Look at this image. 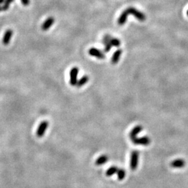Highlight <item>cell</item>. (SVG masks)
Returning <instances> with one entry per match:
<instances>
[{"label": "cell", "instance_id": "8992f818", "mask_svg": "<svg viewBox=\"0 0 188 188\" xmlns=\"http://www.w3.org/2000/svg\"><path fill=\"white\" fill-rule=\"evenodd\" d=\"M89 54L91 56H92V57H95L100 59H103L105 58L104 53L101 50H98L97 48H95V47H92V48L89 49Z\"/></svg>", "mask_w": 188, "mask_h": 188}, {"label": "cell", "instance_id": "d6986e66", "mask_svg": "<svg viewBox=\"0 0 188 188\" xmlns=\"http://www.w3.org/2000/svg\"><path fill=\"white\" fill-rule=\"evenodd\" d=\"M21 2L22 3V4H23L24 6H29V3H30V0H21Z\"/></svg>", "mask_w": 188, "mask_h": 188}, {"label": "cell", "instance_id": "7402d4cb", "mask_svg": "<svg viewBox=\"0 0 188 188\" xmlns=\"http://www.w3.org/2000/svg\"><path fill=\"white\" fill-rule=\"evenodd\" d=\"M1 11H3V7H2V5H0V12H1Z\"/></svg>", "mask_w": 188, "mask_h": 188}, {"label": "cell", "instance_id": "52a82bcc", "mask_svg": "<svg viewBox=\"0 0 188 188\" xmlns=\"http://www.w3.org/2000/svg\"><path fill=\"white\" fill-rule=\"evenodd\" d=\"M13 31L12 29H8L5 31L4 34H3V39H2V43L3 45H8V43H10V40H11L12 36H13Z\"/></svg>", "mask_w": 188, "mask_h": 188}, {"label": "cell", "instance_id": "ac0fdd59", "mask_svg": "<svg viewBox=\"0 0 188 188\" xmlns=\"http://www.w3.org/2000/svg\"><path fill=\"white\" fill-rule=\"evenodd\" d=\"M112 45L110 44V42H109L108 43L105 44V48H104V52H109L110 50H111L112 49Z\"/></svg>", "mask_w": 188, "mask_h": 188}, {"label": "cell", "instance_id": "ba28073f", "mask_svg": "<svg viewBox=\"0 0 188 188\" xmlns=\"http://www.w3.org/2000/svg\"><path fill=\"white\" fill-rule=\"evenodd\" d=\"M54 23V18L53 17H49L48 18H47V20L43 22V24L41 26V29L43 31H47L53 25Z\"/></svg>", "mask_w": 188, "mask_h": 188}, {"label": "cell", "instance_id": "4fadbf2b", "mask_svg": "<svg viewBox=\"0 0 188 188\" xmlns=\"http://www.w3.org/2000/svg\"><path fill=\"white\" fill-rule=\"evenodd\" d=\"M89 81V77L87 76V75H84V76H82L81 78L77 81V87H82V86H84V84H87V82Z\"/></svg>", "mask_w": 188, "mask_h": 188}, {"label": "cell", "instance_id": "9a60e30c", "mask_svg": "<svg viewBox=\"0 0 188 188\" xmlns=\"http://www.w3.org/2000/svg\"><path fill=\"white\" fill-rule=\"evenodd\" d=\"M110 43L112 45V47L114 46V47H118L120 46V45H121L120 40L118 39V38H112L111 40H110Z\"/></svg>", "mask_w": 188, "mask_h": 188}, {"label": "cell", "instance_id": "8fae6325", "mask_svg": "<svg viewBox=\"0 0 188 188\" xmlns=\"http://www.w3.org/2000/svg\"><path fill=\"white\" fill-rule=\"evenodd\" d=\"M121 54H122V50H121V49H119V50H117L114 52L111 59V63L112 64H117V63L119 62Z\"/></svg>", "mask_w": 188, "mask_h": 188}, {"label": "cell", "instance_id": "5bb4252c", "mask_svg": "<svg viewBox=\"0 0 188 188\" xmlns=\"http://www.w3.org/2000/svg\"><path fill=\"white\" fill-rule=\"evenodd\" d=\"M118 170H119V169H118L117 166H111V167L109 168L108 170H107L106 176H112V175L115 174V173H117Z\"/></svg>", "mask_w": 188, "mask_h": 188}, {"label": "cell", "instance_id": "e0dca14e", "mask_svg": "<svg viewBox=\"0 0 188 188\" xmlns=\"http://www.w3.org/2000/svg\"><path fill=\"white\" fill-rule=\"evenodd\" d=\"M111 38H112V37H111V36H110V35H109V34L105 35V36L103 37V44L105 45V44L108 43L110 41V40H111Z\"/></svg>", "mask_w": 188, "mask_h": 188}, {"label": "cell", "instance_id": "7a4b0ae2", "mask_svg": "<svg viewBox=\"0 0 188 188\" xmlns=\"http://www.w3.org/2000/svg\"><path fill=\"white\" fill-rule=\"evenodd\" d=\"M139 161V152L137 151H134L132 152L130 157V168L132 170L135 171L137 168Z\"/></svg>", "mask_w": 188, "mask_h": 188}, {"label": "cell", "instance_id": "2e32d148", "mask_svg": "<svg viewBox=\"0 0 188 188\" xmlns=\"http://www.w3.org/2000/svg\"><path fill=\"white\" fill-rule=\"evenodd\" d=\"M117 176H118V179L119 180H123L125 176H126V171L123 169H119L117 171Z\"/></svg>", "mask_w": 188, "mask_h": 188}, {"label": "cell", "instance_id": "603a6c76", "mask_svg": "<svg viewBox=\"0 0 188 188\" xmlns=\"http://www.w3.org/2000/svg\"><path fill=\"white\" fill-rule=\"evenodd\" d=\"M187 16H188V10H187Z\"/></svg>", "mask_w": 188, "mask_h": 188}, {"label": "cell", "instance_id": "9c48e42d", "mask_svg": "<svg viewBox=\"0 0 188 188\" xmlns=\"http://www.w3.org/2000/svg\"><path fill=\"white\" fill-rule=\"evenodd\" d=\"M185 161L182 159H176L175 160L172 161L171 162V167L176 168V169H180L184 167L185 166Z\"/></svg>", "mask_w": 188, "mask_h": 188}, {"label": "cell", "instance_id": "5b68a950", "mask_svg": "<svg viewBox=\"0 0 188 188\" xmlns=\"http://www.w3.org/2000/svg\"><path fill=\"white\" fill-rule=\"evenodd\" d=\"M132 142L137 145H142V146H148L151 143L150 138L148 137H142L139 138H135L134 139L132 140Z\"/></svg>", "mask_w": 188, "mask_h": 188}, {"label": "cell", "instance_id": "277c9868", "mask_svg": "<svg viewBox=\"0 0 188 188\" xmlns=\"http://www.w3.org/2000/svg\"><path fill=\"white\" fill-rule=\"evenodd\" d=\"M48 121H43L40 123L37 129V131H36V135H37L38 137H42L45 135L47 127H48Z\"/></svg>", "mask_w": 188, "mask_h": 188}, {"label": "cell", "instance_id": "3957f363", "mask_svg": "<svg viewBox=\"0 0 188 188\" xmlns=\"http://www.w3.org/2000/svg\"><path fill=\"white\" fill-rule=\"evenodd\" d=\"M79 73V68L73 67L70 71V84L72 86H76L77 83V75Z\"/></svg>", "mask_w": 188, "mask_h": 188}, {"label": "cell", "instance_id": "44dd1931", "mask_svg": "<svg viewBox=\"0 0 188 188\" xmlns=\"http://www.w3.org/2000/svg\"><path fill=\"white\" fill-rule=\"evenodd\" d=\"M4 2H5V0H0V5L3 4Z\"/></svg>", "mask_w": 188, "mask_h": 188}, {"label": "cell", "instance_id": "ffe728a7", "mask_svg": "<svg viewBox=\"0 0 188 188\" xmlns=\"http://www.w3.org/2000/svg\"><path fill=\"white\" fill-rule=\"evenodd\" d=\"M13 1H14V0H5V2H4V3H3V4L10 6V3H13Z\"/></svg>", "mask_w": 188, "mask_h": 188}, {"label": "cell", "instance_id": "7c38bea8", "mask_svg": "<svg viewBox=\"0 0 188 188\" xmlns=\"http://www.w3.org/2000/svg\"><path fill=\"white\" fill-rule=\"evenodd\" d=\"M108 160H109V157L108 155H103L100 156V157L96 160V164L98 165V166L103 165L105 164V163L108 161Z\"/></svg>", "mask_w": 188, "mask_h": 188}, {"label": "cell", "instance_id": "30bf717a", "mask_svg": "<svg viewBox=\"0 0 188 188\" xmlns=\"http://www.w3.org/2000/svg\"><path fill=\"white\" fill-rule=\"evenodd\" d=\"M143 130V128L141 126H137L132 130L130 133V138L131 140L134 139L135 138L137 137V135L139 133H140Z\"/></svg>", "mask_w": 188, "mask_h": 188}, {"label": "cell", "instance_id": "6da1fadb", "mask_svg": "<svg viewBox=\"0 0 188 188\" xmlns=\"http://www.w3.org/2000/svg\"><path fill=\"white\" fill-rule=\"evenodd\" d=\"M130 14L133 15L137 20L140 21H144L146 20V15L143 13H142L141 11L136 9L135 8H133V7H129L121 14L119 19H118V24L119 25H123L127 20L128 15H130Z\"/></svg>", "mask_w": 188, "mask_h": 188}]
</instances>
